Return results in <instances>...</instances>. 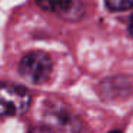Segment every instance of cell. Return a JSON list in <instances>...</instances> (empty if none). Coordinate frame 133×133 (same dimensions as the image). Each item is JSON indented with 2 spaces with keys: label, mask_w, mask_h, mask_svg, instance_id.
I'll list each match as a JSON object with an SVG mask.
<instances>
[{
  "label": "cell",
  "mask_w": 133,
  "mask_h": 133,
  "mask_svg": "<svg viewBox=\"0 0 133 133\" xmlns=\"http://www.w3.org/2000/svg\"><path fill=\"white\" fill-rule=\"evenodd\" d=\"M32 95L26 87L15 83H0V117L20 116L29 110Z\"/></svg>",
  "instance_id": "cell-1"
},
{
  "label": "cell",
  "mask_w": 133,
  "mask_h": 133,
  "mask_svg": "<svg viewBox=\"0 0 133 133\" xmlns=\"http://www.w3.org/2000/svg\"><path fill=\"white\" fill-rule=\"evenodd\" d=\"M53 63L49 55L44 52H29L22 57L19 63V72L26 80L35 84H42L50 77Z\"/></svg>",
  "instance_id": "cell-2"
},
{
  "label": "cell",
  "mask_w": 133,
  "mask_h": 133,
  "mask_svg": "<svg viewBox=\"0 0 133 133\" xmlns=\"http://www.w3.org/2000/svg\"><path fill=\"white\" fill-rule=\"evenodd\" d=\"M44 126L53 133H80L82 124L79 119L67 107L59 103H52L46 107L43 113Z\"/></svg>",
  "instance_id": "cell-3"
},
{
  "label": "cell",
  "mask_w": 133,
  "mask_h": 133,
  "mask_svg": "<svg viewBox=\"0 0 133 133\" xmlns=\"http://www.w3.org/2000/svg\"><path fill=\"white\" fill-rule=\"evenodd\" d=\"M36 3L42 9L53 13H63L70 9L72 0H36Z\"/></svg>",
  "instance_id": "cell-4"
},
{
  "label": "cell",
  "mask_w": 133,
  "mask_h": 133,
  "mask_svg": "<svg viewBox=\"0 0 133 133\" xmlns=\"http://www.w3.org/2000/svg\"><path fill=\"white\" fill-rule=\"evenodd\" d=\"M104 3L112 12H126L133 7V0H104Z\"/></svg>",
  "instance_id": "cell-5"
},
{
  "label": "cell",
  "mask_w": 133,
  "mask_h": 133,
  "mask_svg": "<svg viewBox=\"0 0 133 133\" xmlns=\"http://www.w3.org/2000/svg\"><path fill=\"white\" fill-rule=\"evenodd\" d=\"M27 133H53V132H52V130H50L47 126H44V124H42V126L32 127V129H30Z\"/></svg>",
  "instance_id": "cell-6"
},
{
  "label": "cell",
  "mask_w": 133,
  "mask_h": 133,
  "mask_svg": "<svg viewBox=\"0 0 133 133\" xmlns=\"http://www.w3.org/2000/svg\"><path fill=\"white\" fill-rule=\"evenodd\" d=\"M129 30H130V35L133 36V16H132V20H130V24H129Z\"/></svg>",
  "instance_id": "cell-7"
},
{
  "label": "cell",
  "mask_w": 133,
  "mask_h": 133,
  "mask_svg": "<svg viewBox=\"0 0 133 133\" xmlns=\"http://www.w3.org/2000/svg\"><path fill=\"white\" fill-rule=\"evenodd\" d=\"M109 133H122L120 130H112V132H109Z\"/></svg>",
  "instance_id": "cell-8"
}]
</instances>
